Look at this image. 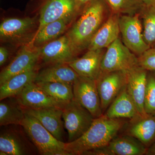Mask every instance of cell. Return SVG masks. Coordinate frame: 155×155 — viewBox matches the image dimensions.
I'll return each instance as SVG.
<instances>
[{"label":"cell","mask_w":155,"mask_h":155,"mask_svg":"<svg viewBox=\"0 0 155 155\" xmlns=\"http://www.w3.org/2000/svg\"><path fill=\"white\" fill-rule=\"evenodd\" d=\"M122 119H111L105 114L95 118L85 133L76 140L66 143L69 155H82L107 146L125 125Z\"/></svg>","instance_id":"cell-1"},{"label":"cell","mask_w":155,"mask_h":155,"mask_svg":"<svg viewBox=\"0 0 155 155\" xmlns=\"http://www.w3.org/2000/svg\"><path fill=\"white\" fill-rule=\"evenodd\" d=\"M106 4L103 0H92L85 5L80 17L67 35L77 54L87 48L106 21Z\"/></svg>","instance_id":"cell-2"},{"label":"cell","mask_w":155,"mask_h":155,"mask_svg":"<svg viewBox=\"0 0 155 155\" xmlns=\"http://www.w3.org/2000/svg\"><path fill=\"white\" fill-rule=\"evenodd\" d=\"M25 114L21 126L41 154L69 155L66 143L57 139L37 119Z\"/></svg>","instance_id":"cell-3"},{"label":"cell","mask_w":155,"mask_h":155,"mask_svg":"<svg viewBox=\"0 0 155 155\" xmlns=\"http://www.w3.org/2000/svg\"><path fill=\"white\" fill-rule=\"evenodd\" d=\"M138 66V57L119 38L107 48L103 56L100 74L115 71L128 72Z\"/></svg>","instance_id":"cell-4"},{"label":"cell","mask_w":155,"mask_h":155,"mask_svg":"<svg viewBox=\"0 0 155 155\" xmlns=\"http://www.w3.org/2000/svg\"><path fill=\"white\" fill-rule=\"evenodd\" d=\"M64 126L68 134V142L76 140L86 132L95 119L91 113L74 99L63 108Z\"/></svg>","instance_id":"cell-5"},{"label":"cell","mask_w":155,"mask_h":155,"mask_svg":"<svg viewBox=\"0 0 155 155\" xmlns=\"http://www.w3.org/2000/svg\"><path fill=\"white\" fill-rule=\"evenodd\" d=\"M140 14L119 15V26L122 40L131 51L139 56L149 49L144 39Z\"/></svg>","instance_id":"cell-6"},{"label":"cell","mask_w":155,"mask_h":155,"mask_svg":"<svg viewBox=\"0 0 155 155\" xmlns=\"http://www.w3.org/2000/svg\"><path fill=\"white\" fill-rule=\"evenodd\" d=\"M73 91L74 99L88 110L95 119L104 114L96 80L79 75L73 84Z\"/></svg>","instance_id":"cell-7"},{"label":"cell","mask_w":155,"mask_h":155,"mask_svg":"<svg viewBox=\"0 0 155 155\" xmlns=\"http://www.w3.org/2000/svg\"><path fill=\"white\" fill-rule=\"evenodd\" d=\"M96 80L104 113L126 86L127 72L115 71L101 73Z\"/></svg>","instance_id":"cell-8"},{"label":"cell","mask_w":155,"mask_h":155,"mask_svg":"<svg viewBox=\"0 0 155 155\" xmlns=\"http://www.w3.org/2000/svg\"><path fill=\"white\" fill-rule=\"evenodd\" d=\"M147 148L134 137L116 135L107 146L86 152L84 155H143Z\"/></svg>","instance_id":"cell-9"},{"label":"cell","mask_w":155,"mask_h":155,"mask_svg":"<svg viewBox=\"0 0 155 155\" xmlns=\"http://www.w3.org/2000/svg\"><path fill=\"white\" fill-rule=\"evenodd\" d=\"M40 58L47 64L68 63L78 54L67 35L38 47Z\"/></svg>","instance_id":"cell-10"},{"label":"cell","mask_w":155,"mask_h":155,"mask_svg":"<svg viewBox=\"0 0 155 155\" xmlns=\"http://www.w3.org/2000/svg\"><path fill=\"white\" fill-rule=\"evenodd\" d=\"M35 26V18H7L0 25V37L3 41L11 43L31 39Z\"/></svg>","instance_id":"cell-11"},{"label":"cell","mask_w":155,"mask_h":155,"mask_svg":"<svg viewBox=\"0 0 155 155\" xmlns=\"http://www.w3.org/2000/svg\"><path fill=\"white\" fill-rule=\"evenodd\" d=\"M40 58L38 47L31 43L22 47L11 63L0 74V85L14 75L35 68Z\"/></svg>","instance_id":"cell-12"},{"label":"cell","mask_w":155,"mask_h":155,"mask_svg":"<svg viewBox=\"0 0 155 155\" xmlns=\"http://www.w3.org/2000/svg\"><path fill=\"white\" fill-rule=\"evenodd\" d=\"M78 8L77 0H46L40 10L37 31L59 19L71 20Z\"/></svg>","instance_id":"cell-13"},{"label":"cell","mask_w":155,"mask_h":155,"mask_svg":"<svg viewBox=\"0 0 155 155\" xmlns=\"http://www.w3.org/2000/svg\"><path fill=\"white\" fill-rule=\"evenodd\" d=\"M16 97L17 102L23 108L41 109L57 107L63 109L67 104L51 97L35 82L28 84Z\"/></svg>","instance_id":"cell-14"},{"label":"cell","mask_w":155,"mask_h":155,"mask_svg":"<svg viewBox=\"0 0 155 155\" xmlns=\"http://www.w3.org/2000/svg\"><path fill=\"white\" fill-rule=\"evenodd\" d=\"M23 109L25 113L37 119L57 139L62 141L64 132V125L62 120L63 109L57 107Z\"/></svg>","instance_id":"cell-15"},{"label":"cell","mask_w":155,"mask_h":155,"mask_svg":"<svg viewBox=\"0 0 155 155\" xmlns=\"http://www.w3.org/2000/svg\"><path fill=\"white\" fill-rule=\"evenodd\" d=\"M125 134L137 139L148 148L155 143V115L147 114L130 119Z\"/></svg>","instance_id":"cell-16"},{"label":"cell","mask_w":155,"mask_h":155,"mask_svg":"<svg viewBox=\"0 0 155 155\" xmlns=\"http://www.w3.org/2000/svg\"><path fill=\"white\" fill-rule=\"evenodd\" d=\"M104 50H88L81 58L67 63L79 76L97 80L99 76Z\"/></svg>","instance_id":"cell-17"},{"label":"cell","mask_w":155,"mask_h":155,"mask_svg":"<svg viewBox=\"0 0 155 155\" xmlns=\"http://www.w3.org/2000/svg\"><path fill=\"white\" fill-rule=\"evenodd\" d=\"M148 71L140 66L127 72L126 88L141 115L145 111L144 100Z\"/></svg>","instance_id":"cell-18"},{"label":"cell","mask_w":155,"mask_h":155,"mask_svg":"<svg viewBox=\"0 0 155 155\" xmlns=\"http://www.w3.org/2000/svg\"><path fill=\"white\" fill-rule=\"evenodd\" d=\"M119 17L113 14L108 17L93 37L87 48L88 50L107 48L119 38Z\"/></svg>","instance_id":"cell-19"},{"label":"cell","mask_w":155,"mask_h":155,"mask_svg":"<svg viewBox=\"0 0 155 155\" xmlns=\"http://www.w3.org/2000/svg\"><path fill=\"white\" fill-rule=\"evenodd\" d=\"M104 114L111 119H128L130 120L141 115L128 93L126 85Z\"/></svg>","instance_id":"cell-20"},{"label":"cell","mask_w":155,"mask_h":155,"mask_svg":"<svg viewBox=\"0 0 155 155\" xmlns=\"http://www.w3.org/2000/svg\"><path fill=\"white\" fill-rule=\"evenodd\" d=\"M79 75L67 63L53 64L37 73L35 82H59L73 85Z\"/></svg>","instance_id":"cell-21"},{"label":"cell","mask_w":155,"mask_h":155,"mask_svg":"<svg viewBox=\"0 0 155 155\" xmlns=\"http://www.w3.org/2000/svg\"><path fill=\"white\" fill-rule=\"evenodd\" d=\"M35 68L14 75L0 85V100L17 96L28 84L35 82L37 75Z\"/></svg>","instance_id":"cell-22"},{"label":"cell","mask_w":155,"mask_h":155,"mask_svg":"<svg viewBox=\"0 0 155 155\" xmlns=\"http://www.w3.org/2000/svg\"><path fill=\"white\" fill-rule=\"evenodd\" d=\"M71 20L61 19L48 23L37 31L30 43L34 46L40 47L58 38L64 33Z\"/></svg>","instance_id":"cell-23"},{"label":"cell","mask_w":155,"mask_h":155,"mask_svg":"<svg viewBox=\"0 0 155 155\" xmlns=\"http://www.w3.org/2000/svg\"><path fill=\"white\" fill-rule=\"evenodd\" d=\"M25 114L22 106L17 102L3 101L0 103V125H22Z\"/></svg>","instance_id":"cell-24"},{"label":"cell","mask_w":155,"mask_h":155,"mask_svg":"<svg viewBox=\"0 0 155 155\" xmlns=\"http://www.w3.org/2000/svg\"><path fill=\"white\" fill-rule=\"evenodd\" d=\"M42 90L55 99L67 104L74 99L73 85L59 82H35Z\"/></svg>","instance_id":"cell-25"},{"label":"cell","mask_w":155,"mask_h":155,"mask_svg":"<svg viewBox=\"0 0 155 155\" xmlns=\"http://www.w3.org/2000/svg\"><path fill=\"white\" fill-rule=\"evenodd\" d=\"M26 148L20 137L12 131L1 133L0 151L7 155H22L26 154Z\"/></svg>","instance_id":"cell-26"},{"label":"cell","mask_w":155,"mask_h":155,"mask_svg":"<svg viewBox=\"0 0 155 155\" xmlns=\"http://www.w3.org/2000/svg\"><path fill=\"white\" fill-rule=\"evenodd\" d=\"M113 14L118 15L140 14L146 7L142 0H105Z\"/></svg>","instance_id":"cell-27"},{"label":"cell","mask_w":155,"mask_h":155,"mask_svg":"<svg viewBox=\"0 0 155 155\" xmlns=\"http://www.w3.org/2000/svg\"><path fill=\"white\" fill-rule=\"evenodd\" d=\"M143 35L150 47L155 46V6H146L141 14Z\"/></svg>","instance_id":"cell-28"},{"label":"cell","mask_w":155,"mask_h":155,"mask_svg":"<svg viewBox=\"0 0 155 155\" xmlns=\"http://www.w3.org/2000/svg\"><path fill=\"white\" fill-rule=\"evenodd\" d=\"M146 113L155 115V71H148L145 94Z\"/></svg>","instance_id":"cell-29"},{"label":"cell","mask_w":155,"mask_h":155,"mask_svg":"<svg viewBox=\"0 0 155 155\" xmlns=\"http://www.w3.org/2000/svg\"><path fill=\"white\" fill-rule=\"evenodd\" d=\"M138 59L139 66L147 71H155V46L147 50Z\"/></svg>","instance_id":"cell-30"},{"label":"cell","mask_w":155,"mask_h":155,"mask_svg":"<svg viewBox=\"0 0 155 155\" xmlns=\"http://www.w3.org/2000/svg\"><path fill=\"white\" fill-rule=\"evenodd\" d=\"M8 57V51L5 48L0 47V66H2L7 61Z\"/></svg>","instance_id":"cell-31"},{"label":"cell","mask_w":155,"mask_h":155,"mask_svg":"<svg viewBox=\"0 0 155 155\" xmlns=\"http://www.w3.org/2000/svg\"><path fill=\"white\" fill-rule=\"evenodd\" d=\"M146 155H155V143L147 150Z\"/></svg>","instance_id":"cell-32"},{"label":"cell","mask_w":155,"mask_h":155,"mask_svg":"<svg viewBox=\"0 0 155 155\" xmlns=\"http://www.w3.org/2000/svg\"><path fill=\"white\" fill-rule=\"evenodd\" d=\"M146 6H155V0H142Z\"/></svg>","instance_id":"cell-33"},{"label":"cell","mask_w":155,"mask_h":155,"mask_svg":"<svg viewBox=\"0 0 155 155\" xmlns=\"http://www.w3.org/2000/svg\"><path fill=\"white\" fill-rule=\"evenodd\" d=\"M91 1L92 0H77V5L78 8H80L83 5H86Z\"/></svg>","instance_id":"cell-34"}]
</instances>
